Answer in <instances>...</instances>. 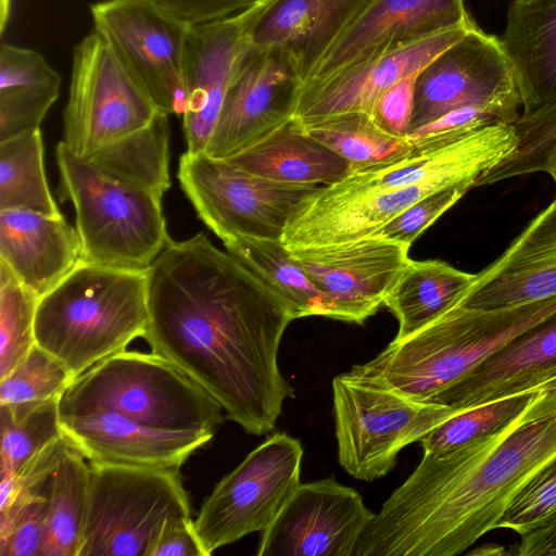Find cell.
<instances>
[{
	"label": "cell",
	"mask_w": 556,
	"mask_h": 556,
	"mask_svg": "<svg viewBox=\"0 0 556 556\" xmlns=\"http://www.w3.org/2000/svg\"><path fill=\"white\" fill-rule=\"evenodd\" d=\"M168 114L159 111L144 127L119 138L88 156L108 173L164 194L169 180Z\"/></svg>",
	"instance_id": "4dcf8cb0"
},
{
	"label": "cell",
	"mask_w": 556,
	"mask_h": 556,
	"mask_svg": "<svg viewBox=\"0 0 556 556\" xmlns=\"http://www.w3.org/2000/svg\"><path fill=\"white\" fill-rule=\"evenodd\" d=\"M223 243L227 252L287 302L295 319L330 318L325 296L281 240L235 237Z\"/></svg>",
	"instance_id": "f1b7e54d"
},
{
	"label": "cell",
	"mask_w": 556,
	"mask_h": 556,
	"mask_svg": "<svg viewBox=\"0 0 556 556\" xmlns=\"http://www.w3.org/2000/svg\"><path fill=\"white\" fill-rule=\"evenodd\" d=\"M374 0H266L249 29L256 47H277L294 61L303 81Z\"/></svg>",
	"instance_id": "7402d4cb"
},
{
	"label": "cell",
	"mask_w": 556,
	"mask_h": 556,
	"mask_svg": "<svg viewBox=\"0 0 556 556\" xmlns=\"http://www.w3.org/2000/svg\"><path fill=\"white\" fill-rule=\"evenodd\" d=\"M556 295V198L504 253L476 274L456 303L492 309ZM455 303V304H456Z\"/></svg>",
	"instance_id": "ffe728a7"
},
{
	"label": "cell",
	"mask_w": 556,
	"mask_h": 556,
	"mask_svg": "<svg viewBox=\"0 0 556 556\" xmlns=\"http://www.w3.org/2000/svg\"><path fill=\"white\" fill-rule=\"evenodd\" d=\"M361 494L333 478L300 483L262 531L258 556H354L374 519Z\"/></svg>",
	"instance_id": "9a60e30c"
},
{
	"label": "cell",
	"mask_w": 556,
	"mask_h": 556,
	"mask_svg": "<svg viewBox=\"0 0 556 556\" xmlns=\"http://www.w3.org/2000/svg\"><path fill=\"white\" fill-rule=\"evenodd\" d=\"M260 5L190 27L185 59L188 108L182 116L190 153L205 152Z\"/></svg>",
	"instance_id": "ac0fdd59"
},
{
	"label": "cell",
	"mask_w": 556,
	"mask_h": 556,
	"mask_svg": "<svg viewBox=\"0 0 556 556\" xmlns=\"http://www.w3.org/2000/svg\"><path fill=\"white\" fill-rule=\"evenodd\" d=\"M78 556H144L163 521L191 517L179 468L89 463Z\"/></svg>",
	"instance_id": "52a82bcc"
},
{
	"label": "cell",
	"mask_w": 556,
	"mask_h": 556,
	"mask_svg": "<svg viewBox=\"0 0 556 556\" xmlns=\"http://www.w3.org/2000/svg\"><path fill=\"white\" fill-rule=\"evenodd\" d=\"M556 376V313L519 333L430 402L457 412L534 389Z\"/></svg>",
	"instance_id": "603a6c76"
},
{
	"label": "cell",
	"mask_w": 556,
	"mask_h": 556,
	"mask_svg": "<svg viewBox=\"0 0 556 556\" xmlns=\"http://www.w3.org/2000/svg\"><path fill=\"white\" fill-rule=\"evenodd\" d=\"M299 124L346 160L350 170L386 162L413 147V139L386 132L365 113H346Z\"/></svg>",
	"instance_id": "d6a6232c"
},
{
	"label": "cell",
	"mask_w": 556,
	"mask_h": 556,
	"mask_svg": "<svg viewBox=\"0 0 556 556\" xmlns=\"http://www.w3.org/2000/svg\"><path fill=\"white\" fill-rule=\"evenodd\" d=\"M62 215L47 182L40 128L0 142V211Z\"/></svg>",
	"instance_id": "1f68e13d"
},
{
	"label": "cell",
	"mask_w": 556,
	"mask_h": 556,
	"mask_svg": "<svg viewBox=\"0 0 556 556\" xmlns=\"http://www.w3.org/2000/svg\"><path fill=\"white\" fill-rule=\"evenodd\" d=\"M556 514V458L540 470L511 501L496 529L522 535Z\"/></svg>",
	"instance_id": "ab89813d"
},
{
	"label": "cell",
	"mask_w": 556,
	"mask_h": 556,
	"mask_svg": "<svg viewBox=\"0 0 556 556\" xmlns=\"http://www.w3.org/2000/svg\"><path fill=\"white\" fill-rule=\"evenodd\" d=\"M61 202L75 208L80 263L148 270L170 240L163 195L116 177L58 142Z\"/></svg>",
	"instance_id": "5b68a950"
},
{
	"label": "cell",
	"mask_w": 556,
	"mask_h": 556,
	"mask_svg": "<svg viewBox=\"0 0 556 556\" xmlns=\"http://www.w3.org/2000/svg\"><path fill=\"white\" fill-rule=\"evenodd\" d=\"M502 42L522 113L556 99V0H511Z\"/></svg>",
	"instance_id": "d4e9b609"
},
{
	"label": "cell",
	"mask_w": 556,
	"mask_h": 556,
	"mask_svg": "<svg viewBox=\"0 0 556 556\" xmlns=\"http://www.w3.org/2000/svg\"><path fill=\"white\" fill-rule=\"evenodd\" d=\"M73 379L59 359L36 344L7 377L0 379V405L38 404L60 399Z\"/></svg>",
	"instance_id": "74e56055"
},
{
	"label": "cell",
	"mask_w": 556,
	"mask_h": 556,
	"mask_svg": "<svg viewBox=\"0 0 556 556\" xmlns=\"http://www.w3.org/2000/svg\"><path fill=\"white\" fill-rule=\"evenodd\" d=\"M541 386L455 413L419 440L424 454L445 453L501 431L526 410Z\"/></svg>",
	"instance_id": "836d02e7"
},
{
	"label": "cell",
	"mask_w": 556,
	"mask_h": 556,
	"mask_svg": "<svg viewBox=\"0 0 556 556\" xmlns=\"http://www.w3.org/2000/svg\"><path fill=\"white\" fill-rule=\"evenodd\" d=\"M338 458L357 480L374 481L396 465L399 453L457 410L417 401L346 372L332 380Z\"/></svg>",
	"instance_id": "ba28073f"
},
{
	"label": "cell",
	"mask_w": 556,
	"mask_h": 556,
	"mask_svg": "<svg viewBox=\"0 0 556 556\" xmlns=\"http://www.w3.org/2000/svg\"><path fill=\"white\" fill-rule=\"evenodd\" d=\"M548 174L553 177L555 185H556V156L552 163Z\"/></svg>",
	"instance_id": "c3c4849f"
},
{
	"label": "cell",
	"mask_w": 556,
	"mask_h": 556,
	"mask_svg": "<svg viewBox=\"0 0 556 556\" xmlns=\"http://www.w3.org/2000/svg\"><path fill=\"white\" fill-rule=\"evenodd\" d=\"M302 457L298 439L276 433L215 485L193 520L206 556L273 522L301 483Z\"/></svg>",
	"instance_id": "8fae6325"
},
{
	"label": "cell",
	"mask_w": 556,
	"mask_h": 556,
	"mask_svg": "<svg viewBox=\"0 0 556 556\" xmlns=\"http://www.w3.org/2000/svg\"><path fill=\"white\" fill-rule=\"evenodd\" d=\"M151 352L175 364L248 433L271 431L294 389L278 350L295 319L255 273L204 232L169 240L147 270Z\"/></svg>",
	"instance_id": "6da1fadb"
},
{
	"label": "cell",
	"mask_w": 556,
	"mask_h": 556,
	"mask_svg": "<svg viewBox=\"0 0 556 556\" xmlns=\"http://www.w3.org/2000/svg\"><path fill=\"white\" fill-rule=\"evenodd\" d=\"M148 321L147 270L79 263L39 299L36 344L75 378L143 338Z\"/></svg>",
	"instance_id": "277c9868"
},
{
	"label": "cell",
	"mask_w": 556,
	"mask_h": 556,
	"mask_svg": "<svg viewBox=\"0 0 556 556\" xmlns=\"http://www.w3.org/2000/svg\"><path fill=\"white\" fill-rule=\"evenodd\" d=\"M418 73L402 78L388 88L380 96L370 114L374 122L392 136L409 138Z\"/></svg>",
	"instance_id": "7bdbcfd3"
},
{
	"label": "cell",
	"mask_w": 556,
	"mask_h": 556,
	"mask_svg": "<svg viewBox=\"0 0 556 556\" xmlns=\"http://www.w3.org/2000/svg\"><path fill=\"white\" fill-rule=\"evenodd\" d=\"M190 25L217 21L266 0H153Z\"/></svg>",
	"instance_id": "f6af8a7d"
},
{
	"label": "cell",
	"mask_w": 556,
	"mask_h": 556,
	"mask_svg": "<svg viewBox=\"0 0 556 556\" xmlns=\"http://www.w3.org/2000/svg\"><path fill=\"white\" fill-rule=\"evenodd\" d=\"M144 556H206L191 517L166 518L147 547Z\"/></svg>",
	"instance_id": "ee69618b"
},
{
	"label": "cell",
	"mask_w": 556,
	"mask_h": 556,
	"mask_svg": "<svg viewBox=\"0 0 556 556\" xmlns=\"http://www.w3.org/2000/svg\"><path fill=\"white\" fill-rule=\"evenodd\" d=\"M80 257L78 231L63 215L0 211V261L39 298L59 285Z\"/></svg>",
	"instance_id": "cb8c5ba5"
},
{
	"label": "cell",
	"mask_w": 556,
	"mask_h": 556,
	"mask_svg": "<svg viewBox=\"0 0 556 556\" xmlns=\"http://www.w3.org/2000/svg\"><path fill=\"white\" fill-rule=\"evenodd\" d=\"M518 138L514 151L479 179V186L532 173H548L556 156V99L513 123Z\"/></svg>",
	"instance_id": "d590c367"
},
{
	"label": "cell",
	"mask_w": 556,
	"mask_h": 556,
	"mask_svg": "<svg viewBox=\"0 0 556 556\" xmlns=\"http://www.w3.org/2000/svg\"><path fill=\"white\" fill-rule=\"evenodd\" d=\"M85 459L68 444L52 473L41 556H78L89 496Z\"/></svg>",
	"instance_id": "f546056e"
},
{
	"label": "cell",
	"mask_w": 556,
	"mask_h": 556,
	"mask_svg": "<svg viewBox=\"0 0 556 556\" xmlns=\"http://www.w3.org/2000/svg\"><path fill=\"white\" fill-rule=\"evenodd\" d=\"M67 446V441L62 437L35 454L12 477L1 478L0 508L18 495L42 490L49 483Z\"/></svg>",
	"instance_id": "b9f144b4"
},
{
	"label": "cell",
	"mask_w": 556,
	"mask_h": 556,
	"mask_svg": "<svg viewBox=\"0 0 556 556\" xmlns=\"http://www.w3.org/2000/svg\"><path fill=\"white\" fill-rule=\"evenodd\" d=\"M470 189L467 185H458L429 194L381 226L369 237L410 247L429 226L456 204Z\"/></svg>",
	"instance_id": "60d3db41"
},
{
	"label": "cell",
	"mask_w": 556,
	"mask_h": 556,
	"mask_svg": "<svg viewBox=\"0 0 556 556\" xmlns=\"http://www.w3.org/2000/svg\"><path fill=\"white\" fill-rule=\"evenodd\" d=\"M519 105L514 67L502 39L476 24L418 73L408 137L456 109Z\"/></svg>",
	"instance_id": "5bb4252c"
},
{
	"label": "cell",
	"mask_w": 556,
	"mask_h": 556,
	"mask_svg": "<svg viewBox=\"0 0 556 556\" xmlns=\"http://www.w3.org/2000/svg\"><path fill=\"white\" fill-rule=\"evenodd\" d=\"M160 110L112 47L94 30L73 50L63 142L88 157L147 126Z\"/></svg>",
	"instance_id": "9c48e42d"
},
{
	"label": "cell",
	"mask_w": 556,
	"mask_h": 556,
	"mask_svg": "<svg viewBox=\"0 0 556 556\" xmlns=\"http://www.w3.org/2000/svg\"><path fill=\"white\" fill-rule=\"evenodd\" d=\"M472 24L464 0H374L333 43L302 89L440 33Z\"/></svg>",
	"instance_id": "e0dca14e"
},
{
	"label": "cell",
	"mask_w": 556,
	"mask_h": 556,
	"mask_svg": "<svg viewBox=\"0 0 556 556\" xmlns=\"http://www.w3.org/2000/svg\"><path fill=\"white\" fill-rule=\"evenodd\" d=\"M1 478L12 477L28 459L63 437L59 399L38 404L0 405Z\"/></svg>",
	"instance_id": "e575fe53"
},
{
	"label": "cell",
	"mask_w": 556,
	"mask_h": 556,
	"mask_svg": "<svg viewBox=\"0 0 556 556\" xmlns=\"http://www.w3.org/2000/svg\"><path fill=\"white\" fill-rule=\"evenodd\" d=\"M556 458V376L501 431L421 460L383 503L354 556H455L496 526Z\"/></svg>",
	"instance_id": "7a4b0ae2"
},
{
	"label": "cell",
	"mask_w": 556,
	"mask_h": 556,
	"mask_svg": "<svg viewBox=\"0 0 556 556\" xmlns=\"http://www.w3.org/2000/svg\"><path fill=\"white\" fill-rule=\"evenodd\" d=\"M11 0H0V31L3 33L9 21Z\"/></svg>",
	"instance_id": "7dc6e473"
},
{
	"label": "cell",
	"mask_w": 556,
	"mask_h": 556,
	"mask_svg": "<svg viewBox=\"0 0 556 556\" xmlns=\"http://www.w3.org/2000/svg\"><path fill=\"white\" fill-rule=\"evenodd\" d=\"M90 13L93 30L112 47L157 109L184 116L191 25L153 0H102L90 5Z\"/></svg>",
	"instance_id": "7c38bea8"
},
{
	"label": "cell",
	"mask_w": 556,
	"mask_h": 556,
	"mask_svg": "<svg viewBox=\"0 0 556 556\" xmlns=\"http://www.w3.org/2000/svg\"><path fill=\"white\" fill-rule=\"evenodd\" d=\"M177 177L199 218L223 242L235 237L281 240L299 203L319 187L273 181L204 152L186 151Z\"/></svg>",
	"instance_id": "30bf717a"
},
{
	"label": "cell",
	"mask_w": 556,
	"mask_h": 556,
	"mask_svg": "<svg viewBox=\"0 0 556 556\" xmlns=\"http://www.w3.org/2000/svg\"><path fill=\"white\" fill-rule=\"evenodd\" d=\"M106 409L139 424L172 430L214 431L220 404L175 364L154 353L124 351L75 377L59 412Z\"/></svg>",
	"instance_id": "8992f818"
},
{
	"label": "cell",
	"mask_w": 556,
	"mask_h": 556,
	"mask_svg": "<svg viewBox=\"0 0 556 556\" xmlns=\"http://www.w3.org/2000/svg\"><path fill=\"white\" fill-rule=\"evenodd\" d=\"M226 161L273 181L302 186H328L351 169L346 160L308 135L294 118Z\"/></svg>",
	"instance_id": "484cf974"
},
{
	"label": "cell",
	"mask_w": 556,
	"mask_h": 556,
	"mask_svg": "<svg viewBox=\"0 0 556 556\" xmlns=\"http://www.w3.org/2000/svg\"><path fill=\"white\" fill-rule=\"evenodd\" d=\"M303 84L285 50L249 41L204 153L226 160L286 125L294 116Z\"/></svg>",
	"instance_id": "4fadbf2b"
},
{
	"label": "cell",
	"mask_w": 556,
	"mask_h": 556,
	"mask_svg": "<svg viewBox=\"0 0 556 556\" xmlns=\"http://www.w3.org/2000/svg\"><path fill=\"white\" fill-rule=\"evenodd\" d=\"M39 296L0 261V379L7 377L36 345Z\"/></svg>",
	"instance_id": "8d00e7d4"
},
{
	"label": "cell",
	"mask_w": 556,
	"mask_h": 556,
	"mask_svg": "<svg viewBox=\"0 0 556 556\" xmlns=\"http://www.w3.org/2000/svg\"><path fill=\"white\" fill-rule=\"evenodd\" d=\"M556 313V295L482 309L454 304L435 319L393 339L346 374L417 401L430 402L475 370L519 333Z\"/></svg>",
	"instance_id": "3957f363"
},
{
	"label": "cell",
	"mask_w": 556,
	"mask_h": 556,
	"mask_svg": "<svg viewBox=\"0 0 556 556\" xmlns=\"http://www.w3.org/2000/svg\"><path fill=\"white\" fill-rule=\"evenodd\" d=\"M520 538L516 546L519 556L556 555V514Z\"/></svg>",
	"instance_id": "bcb514c9"
},
{
	"label": "cell",
	"mask_w": 556,
	"mask_h": 556,
	"mask_svg": "<svg viewBox=\"0 0 556 556\" xmlns=\"http://www.w3.org/2000/svg\"><path fill=\"white\" fill-rule=\"evenodd\" d=\"M59 414L63 437L89 463L179 468L214 435L154 428L106 409Z\"/></svg>",
	"instance_id": "d6986e66"
},
{
	"label": "cell",
	"mask_w": 556,
	"mask_h": 556,
	"mask_svg": "<svg viewBox=\"0 0 556 556\" xmlns=\"http://www.w3.org/2000/svg\"><path fill=\"white\" fill-rule=\"evenodd\" d=\"M475 25L440 33L352 67L315 87L302 89L293 118L307 123L346 113L370 115L388 88L418 73Z\"/></svg>",
	"instance_id": "44dd1931"
},
{
	"label": "cell",
	"mask_w": 556,
	"mask_h": 556,
	"mask_svg": "<svg viewBox=\"0 0 556 556\" xmlns=\"http://www.w3.org/2000/svg\"><path fill=\"white\" fill-rule=\"evenodd\" d=\"M62 78L39 52L1 43L0 142L38 129L59 97Z\"/></svg>",
	"instance_id": "4316f807"
},
{
	"label": "cell",
	"mask_w": 556,
	"mask_h": 556,
	"mask_svg": "<svg viewBox=\"0 0 556 556\" xmlns=\"http://www.w3.org/2000/svg\"><path fill=\"white\" fill-rule=\"evenodd\" d=\"M409 248L368 237L291 252L325 296L330 318L361 325L384 305Z\"/></svg>",
	"instance_id": "2e32d148"
},
{
	"label": "cell",
	"mask_w": 556,
	"mask_h": 556,
	"mask_svg": "<svg viewBox=\"0 0 556 556\" xmlns=\"http://www.w3.org/2000/svg\"><path fill=\"white\" fill-rule=\"evenodd\" d=\"M475 278L444 261L409 260L384 300L399 323L394 339L414 333L452 307Z\"/></svg>",
	"instance_id": "83f0119b"
},
{
	"label": "cell",
	"mask_w": 556,
	"mask_h": 556,
	"mask_svg": "<svg viewBox=\"0 0 556 556\" xmlns=\"http://www.w3.org/2000/svg\"><path fill=\"white\" fill-rule=\"evenodd\" d=\"M49 485L0 508V556H41Z\"/></svg>",
	"instance_id": "f35d334b"
}]
</instances>
